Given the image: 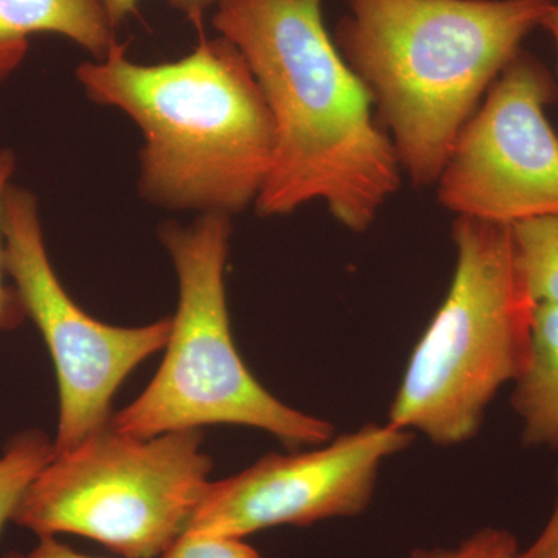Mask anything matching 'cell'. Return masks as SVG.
Returning a JSON list of instances; mask_svg holds the SVG:
<instances>
[{"label":"cell","mask_w":558,"mask_h":558,"mask_svg":"<svg viewBox=\"0 0 558 558\" xmlns=\"http://www.w3.org/2000/svg\"><path fill=\"white\" fill-rule=\"evenodd\" d=\"M213 10V27L247 61L274 121L258 215L325 202L340 226L365 233L403 172L369 92L326 27L323 0H218Z\"/></svg>","instance_id":"1"},{"label":"cell","mask_w":558,"mask_h":558,"mask_svg":"<svg viewBox=\"0 0 558 558\" xmlns=\"http://www.w3.org/2000/svg\"><path fill=\"white\" fill-rule=\"evenodd\" d=\"M332 38L416 189L435 185L492 84L553 0H344Z\"/></svg>","instance_id":"2"},{"label":"cell","mask_w":558,"mask_h":558,"mask_svg":"<svg viewBox=\"0 0 558 558\" xmlns=\"http://www.w3.org/2000/svg\"><path fill=\"white\" fill-rule=\"evenodd\" d=\"M75 76L89 100L137 123L138 190L149 204L229 216L255 205L274 161V121L229 39L202 36L186 57L153 65L131 61L117 43Z\"/></svg>","instance_id":"3"},{"label":"cell","mask_w":558,"mask_h":558,"mask_svg":"<svg viewBox=\"0 0 558 558\" xmlns=\"http://www.w3.org/2000/svg\"><path fill=\"white\" fill-rule=\"evenodd\" d=\"M451 238L449 292L414 347L388 416L439 447L475 438L499 389L526 368L537 306L510 227L457 218Z\"/></svg>","instance_id":"4"},{"label":"cell","mask_w":558,"mask_h":558,"mask_svg":"<svg viewBox=\"0 0 558 558\" xmlns=\"http://www.w3.org/2000/svg\"><path fill=\"white\" fill-rule=\"evenodd\" d=\"M231 216L201 215L190 226L170 220L159 230L179 279L167 355L131 405L110 417L121 435L149 439L204 425L263 429L289 449L318 447L333 425L286 405L255 379L231 336L226 266Z\"/></svg>","instance_id":"5"},{"label":"cell","mask_w":558,"mask_h":558,"mask_svg":"<svg viewBox=\"0 0 558 558\" xmlns=\"http://www.w3.org/2000/svg\"><path fill=\"white\" fill-rule=\"evenodd\" d=\"M202 440L201 428L140 439L108 425L51 458L11 521L39 538L75 534L126 558L159 557L189 529L211 484Z\"/></svg>","instance_id":"6"},{"label":"cell","mask_w":558,"mask_h":558,"mask_svg":"<svg viewBox=\"0 0 558 558\" xmlns=\"http://www.w3.org/2000/svg\"><path fill=\"white\" fill-rule=\"evenodd\" d=\"M2 231L7 275L57 368L60 418L53 457H58L108 427L117 389L143 360L167 347L171 318L119 328L81 310L51 267L38 197L13 182L3 199Z\"/></svg>","instance_id":"7"},{"label":"cell","mask_w":558,"mask_h":558,"mask_svg":"<svg viewBox=\"0 0 558 558\" xmlns=\"http://www.w3.org/2000/svg\"><path fill=\"white\" fill-rule=\"evenodd\" d=\"M556 95L548 69L521 50L459 132L435 183L439 204L506 227L558 216V134L545 113Z\"/></svg>","instance_id":"8"},{"label":"cell","mask_w":558,"mask_h":558,"mask_svg":"<svg viewBox=\"0 0 558 558\" xmlns=\"http://www.w3.org/2000/svg\"><path fill=\"white\" fill-rule=\"evenodd\" d=\"M413 439L388 422L366 424L307 451L260 458L209 484L185 532L244 538L269 527L357 517L373 501L381 465Z\"/></svg>","instance_id":"9"},{"label":"cell","mask_w":558,"mask_h":558,"mask_svg":"<svg viewBox=\"0 0 558 558\" xmlns=\"http://www.w3.org/2000/svg\"><path fill=\"white\" fill-rule=\"evenodd\" d=\"M38 33L64 36L97 61L119 43L100 0H0V83L20 68Z\"/></svg>","instance_id":"10"},{"label":"cell","mask_w":558,"mask_h":558,"mask_svg":"<svg viewBox=\"0 0 558 558\" xmlns=\"http://www.w3.org/2000/svg\"><path fill=\"white\" fill-rule=\"evenodd\" d=\"M512 407L523 421V444L558 450V304L537 303L531 355L513 381Z\"/></svg>","instance_id":"11"},{"label":"cell","mask_w":558,"mask_h":558,"mask_svg":"<svg viewBox=\"0 0 558 558\" xmlns=\"http://www.w3.org/2000/svg\"><path fill=\"white\" fill-rule=\"evenodd\" d=\"M510 229L532 299L558 304V216L524 220Z\"/></svg>","instance_id":"12"},{"label":"cell","mask_w":558,"mask_h":558,"mask_svg":"<svg viewBox=\"0 0 558 558\" xmlns=\"http://www.w3.org/2000/svg\"><path fill=\"white\" fill-rule=\"evenodd\" d=\"M53 458V440L39 429H28L13 436L0 457V532L25 490Z\"/></svg>","instance_id":"13"},{"label":"cell","mask_w":558,"mask_h":558,"mask_svg":"<svg viewBox=\"0 0 558 558\" xmlns=\"http://www.w3.org/2000/svg\"><path fill=\"white\" fill-rule=\"evenodd\" d=\"M515 535L506 529L484 527L453 548L416 549L410 558H519Z\"/></svg>","instance_id":"14"},{"label":"cell","mask_w":558,"mask_h":558,"mask_svg":"<svg viewBox=\"0 0 558 558\" xmlns=\"http://www.w3.org/2000/svg\"><path fill=\"white\" fill-rule=\"evenodd\" d=\"M14 170H16V156L10 148L0 146V330L17 328L27 318L20 293L14 289V286L10 288L3 281V275L7 274L5 264H3V199H5V193L9 190Z\"/></svg>","instance_id":"15"},{"label":"cell","mask_w":558,"mask_h":558,"mask_svg":"<svg viewBox=\"0 0 558 558\" xmlns=\"http://www.w3.org/2000/svg\"><path fill=\"white\" fill-rule=\"evenodd\" d=\"M161 558H260L258 550L253 549L242 538L211 537V535H180L165 550Z\"/></svg>","instance_id":"16"},{"label":"cell","mask_w":558,"mask_h":558,"mask_svg":"<svg viewBox=\"0 0 558 558\" xmlns=\"http://www.w3.org/2000/svg\"><path fill=\"white\" fill-rule=\"evenodd\" d=\"M138 2L140 0H100L106 16L116 32L120 25L137 13ZM170 2L175 10L182 11L194 25L201 27L205 13L215 9L218 0H170Z\"/></svg>","instance_id":"17"},{"label":"cell","mask_w":558,"mask_h":558,"mask_svg":"<svg viewBox=\"0 0 558 558\" xmlns=\"http://www.w3.org/2000/svg\"><path fill=\"white\" fill-rule=\"evenodd\" d=\"M556 484V502H554L548 523L538 538L524 553L519 554V558H558V470Z\"/></svg>","instance_id":"18"},{"label":"cell","mask_w":558,"mask_h":558,"mask_svg":"<svg viewBox=\"0 0 558 558\" xmlns=\"http://www.w3.org/2000/svg\"><path fill=\"white\" fill-rule=\"evenodd\" d=\"M24 558H94L75 553L69 546L62 545L54 537H40L35 546Z\"/></svg>","instance_id":"19"},{"label":"cell","mask_w":558,"mask_h":558,"mask_svg":"<svg viewBox=\"0 0 558 558\" xmlns=\"http://www.w3.org/2000/svg\"><path fill=\"white\" fill-rule=\"evenodd\" d=\"M543 28H546V31H549L550 35H553L558 57V0H553V7H550L545 24H543Z\"/></svg>","instance_id":"20"},{"label":"cell","mask_w":558,"mask_h":558,"mask_svg":"<svg viewBox=\"0 0 558 558\" xmlns=\"http://www.w3.org/2000/svg\"><path fill=\"white\" fill-rule=\"evenodd\" d=\"M3 558H24V556H21V554H17V553H10V554H7V556Z\"/></svg>","instance_id":"21"}]
</instances>
